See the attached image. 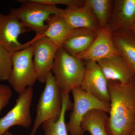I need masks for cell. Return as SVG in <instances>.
Listing matches in <instances>:
<instances>
[{
  "mask_svg": "<svg viewBox=\"0 0 135 135\" xmlns=\"http://www.w3.org/2000/svg\"><path fill=\"white\" fill-rule=\"evenodd\" d=\"M116 55H119V53L114 44L112 32L108 25L99 29L96 38L86 50L75 57L84 62H97Z\"/></svg>",
  "mask_w": 135,
  "mask_h": 135,
  "instance_id": "8fae6325",
  "label": "cell"
},
{
  "mask_svg": "<svg viewBox=\"0 0 135 135\" xmlns=\"http://www.w3.org/2000/svg\"><path fill=\"white\" fill-rule=\"evenodd\" d=\"M63 16L73 29L86 28L97 32L101 29L94 12L84 4L81 7H67Z\"/></svg>",
  "mask_w": 135,
  "mask_h": 135,
  "instance_id": "5bb4252c",
  "label": "cell"
},
{
  "mask_svg": "<svg viewBox=\"0 0 135 135\" xmlns=\"http://www.w3.org/2000/svg\"><path fill=\"white\" fill-rule=\"evenodd\" d=\"M135 22V0H114L108 25L112 32L129 30Z\"/></svg>",
  "mask_w": 135,
  "mask_h": 135,
  "instance_id": "4fadbf2b",
  "label": "cell"
},
{
  "mask_svg": "<svg viewBox=\"0 0 135 135\" xmlns=\"http://www.w3.org/2000/svg\"><path fill=\"white\" fill-rule=\"evenodd\" d=\"M85 70V62L71 55L62 47L57 51L52 73L62 94H69L80 87Z\"/></svg>",
  "mask_w": 135,
  "mask_h": 135,
  "instance_id": "7a4b0ae2",
  "label": "cell"
},
{
  "mask_svg": "<svg viewBox=\"0 0 135 135\" xmlns=\"http://www.w3.org/2000/svg\"><path fill=\"white\" fill-rule=\"evenodd\" d=\"M71 92L74 102L69 121L66 123L68 131L70 135H83L85 132L81 123L84 116L93 109H99L109 114L110 105L85 92L80 87L73 89Z\"/></svg>",
  "mask_w": 135,
  "mask_h": 135,
  "instance_id": "8992f818",
  "label": "cell"
},
{
  "mask_svg": "<svg viewBox=\"0 0 135 135\" xmlns=\"http://www.w3.org/2000/svg\"><path fill=\"white\" fill-rule=\"evenodd\" d=\"M85 70L80 88L98 99L110 103L109 82L97 62H85Z\"/></svg>",
  "mask_w": 135,
  "mask_h": 135,
  "instance_id": "30bf717a",
  "label": "cell"
},
{
  "mask_svg": "<svg viewBox=\"0 0 135 135\" xmlns=\"http://www.w3.org/2000/svg\"><path fill=\"white\" fill-rule=\"evenodd\" d=\"M110 109L106 124L108 135H131L135 120V77L122 84L108 81Z\"/></svg>",
  "mask_w": 135,
  "mask_h": 135,
  "instance_id": "6da1fadb",
  "label": "cell"
},
{
  "mask_svg": "<svg viewBox=\"0 0 135 135\" xmlns=\"http://www.w3.org/2000/svg\"><path fill=\"white\" fill-rule=\"evenodd\" d=\"M108 81L126 84L135 77V73L120 55H116L97 62Z\"/></svg>",
  "mask_w": 135,
  "mask_h": 135,
  "instance_id": "7c38bea8",
  "label": "cell"
},
{
  "mask_svg": "<svg viewBox=\"0 0 135 135\" xmlns=\"http://www.w3.org/2000/svg\"><path fill=\"white\" fill-rule=\"evenodd\" d=\"M113 0H84V5L90 8L96 17L101 28L109 24L114 5Z\"/></svg>",
  "mask_w": 135,
  "mask_h": 135,
  "instance_id": "ffe728a7",
  "label": "cell"
},
{
  "mask_svg": "<svg viewBox=\"0 0 135 135\" xmlns=\"http://www.w3.org/2000/svg\"><path fill=\"white\" fill-rule=\"evenodd\" d=\"M33 96V87H28L19 94L15 106L5 116L0 118V135L13 126L25 128L30 127L32 122L31 105Z\"/></svg>",
  "mask_w": 135,
  "mask_h": 135,
  "instance_id": "52a82bcc",
  "label": "cell"
},
{
  "mask_svg": "<svg viewBox=\"0 0 135 135\" xmlns=\"http://www.w3.org/2000/svg\"><path fill=\"white\" fill-rule=\"evenodd\" d=\"M129 30H130L131 32H133L135 35V22Z\"/></svg>",
  "mask_w": 135,
  "mask_h": 135,
  "instance_id": "cb8c5ba5",
  "label": "cell"
},
{
  "mask_svg": "<svg viewBox=\"0 0 135 135\" xmlns=\"http://www.w3.org/2000/svg\"><path fill=\"white\" fill-rule=\"evenodd\" d=\"M12 95V89L9 86L0 84V113L8 104Z\"/></svg>",
  "mask_w": 135,
  "mask_h": 135,
  "instance_id": "603a6c76",
  "label": "cell"
},
{
  "mask_svg": "<svg viewBox=\"0 0 135 135\" xmlns=\"http://www.w3.org/2000/svg\"><path fill=\"white\" fill-rule=\"evenodd\" d=\"M37 2L48 5L56 6L66 5L67 7H81L84 4V0H36Z\"/></svg>",
  "mask_w": 135,
  "mask_h": 135,
  "instance_id": "7402d4cb",
  "label": "cell"
},
{
  "mask_svg": "<svg viewBox=\"0 0 135 135\" xmlns=\"http://www.w3.org/2000/svg\"><path fill=\"white\" fill-rule=\"evenodd\" d=\"M12 70L11 53L0 45V81L8 80Z\"/></svg>",
  "mask_w": 135,
  "mask_h": 135,
  "instance_id": "44dd1931",
  "label": "cell"
},
{
  "mask_svg": "<svg viewBox=\"0 0 135 135\" xmlns=\"http://www.w3.org/2000/svg\"><path fill=\"white\" fill-rule=\"evenodd\" d=\"M134 135V134H132V135Z\"/></svg>",
  "mask_w": 135,
  "mask_h": 135,
  "instance_id": "4316f807",
  "label": "cell"
},
{
  "mask_svg": "<svg viewBox=\"0 0 135 135\" xmlns=\"http://www.w3.org/2000/svg\"><path fill=\"white\" fill-rule=\"evenodd\" d=\"M109 116L107 113L99 109L89 112L83 118L81 127L84 132L91 135H108L106 126Z\"/></svg>",
  "mask_w": 135,
  "mask_h": 135,
  "instance_id": "ac0fdd59",
  "label": "cell"
},
{
  "mask_svg": "<svg viewBox=\"0 0 135 135\" xmlns=\"http://www.w3.org/2000/svg\"><path fill=\"white\" fill-rule=\"evenodd\" d=\"M2 135H14V134H12V133H11L9 131H6V132H5L4 134H3Z\"/></svg>",
  "mask_w": 135,
  "mask_h": 135,
  "instance_id": "d4e9b609",
  "label": "cell"
},
{
  "mask_svg": "<svg viewBox=\"0 0 135 135\" xmlns=\"http://www.w3.org/2000/svg\"><path fill=\"white\" fill-rule=\"evenodd\" d=\"M133 134H134V135H135V120L134 124V131H133Z\"/></svg>",
  "mask_w": 135,
  "mask_h": 135,
  "instance_id": "484cf974",
  "label": "cell"
},
{
  "mask_svg": "<svg viewBox=\"0 0 135 135\" xmlns=\"http://www.w3.org/2000/svg\"><path fill=\"white\" fill-rule=\"evenodd\" d=\"M47 29L39 37H47L59 48L71 35L73 29L66 20L63 15H53L46 21ZM36 37V36H35Z\"/></svg>",
  "mask_w": 135,
  "mask_h": 135,
  "instance_id": "9a60e30c",
  "label": "cell"
},
{
  "mask_svg": "<svg viewBox=\"0 0 135 135\" xmlns=\"http://www.w3.org/2000/svg\"><path fill=\"white\" fill-rule=\"evenodd\" d=\"M114 44L120 55L135 73V35L130 30L112 32Z\"/></svg>",
  "mask_w": 135,
  "mask_h": 135,
  "instance_id": "e0dca14e",
  "label": "cell"
},
{
  "mask_svg": "<svg viewBox=\"0 0 135 135\" xmlns=\"http://www.w3.org/2000/svg\"><path fill=\"white\" fill-rule=\"evenodd\" d=\"M98 32L86 28L75 29L62 47L70 55L75 56L89 48L96 38Z\"/></svg>",
  "mask_w": 135,
  "mask_h": 135,
  "instance_id": "2e32d148",
  "label": "cell"
},
{
  "mask_svg": "<svg viewBox=\"0 0 135 135\" xmlns=\"http://www.w3.org/2000/svg\"><path fill=\"white\" fill-rule=\"evenodd\" d=\"M11 59L12 71L7 81L14 90L19 94L28 87H32L37 80L32 44L11 53Z\"/></svg>",
  "mask_w": 135,
  "mask_h": 135,
  "instance_id": "5b68a950",
  "label": "cell"
},
{
  "mask_svg": "<svg viewBox=\"0 0 135 135\" xmlns=\"http://www.w3.org/2000/svg\"><path fill=\"white\" fill-rule=\"evenodd\" d=\"M85 135L84 134V135Z\"/></svg>",
  "mask_w": 135,
  "mask_h": 135,
  "instance_id": "83f0119b",
  "label": "cell"
},
{
  "mask_svg": "<svg viewBox=\"0 0 135 135\" xmlns=\"http://www.w3.org/2000/svg\"><path fill=\"white\" fill-rule=\"evenodd\" d=\"M62 108L60 118L56 122L47 121L42 124L44 135H68L65 116L66 111L71 110L73 103L69 94H62Z\"/></svg>",
  "mask_w": 135,
  "mask_h": 135,
  "instance_id": "d6986e66",
  "label": "cell"
},
{
  "mask_svg": "<svg viewBox=\"0 0 135 135\" xmlns=\"http://www.w3.org/2000/svg\"><path fill=\"white\" fill-rule=\"evenodd\" d=\"M45 84L37 104L33 126L29 135H35L40 126L45 122L56 121L61 114L62 93L52 72L49 75Z\"/></svg>",
  "mask_w": 135,
  "mask_h": 135,
  "instance_id": "277c9868",
  "label": "cell"
},
{
  "mask_svg": "<svg viewBox=\"0 0 135 135\" xmlns=\"http://www.w3.org/2000/svg\"><path fill=\"white\" fill-rule=\"evenodd\" d=\"M21 4L18 8L11 9L10 12L16 17L27 29L40 36L47 27L46 21L53 15H63L64 9L57 6L48 5L36 0H20Z\"/></svg>",
  "mask_w": 135,
  "mask_h": 135,
  "instance_id": "3957f363",
  "label": "cell"
},
{
  "mask_svg": "<svg viewBox=\"0 0 135 135\" xmlns=\"http://www.w3.org/2000/svg\"><path fill=\"white\" fill-rule=\"evenodd\" d=\"M30 31L11 12L6 15L0 13V45L11 53L33 43L32 40L24 44L18 40L20 35Z\"/></svg>",
  "mask_w": 135,
  "mask_h": 135,
  "instance_id": "9c48e42d",
  "label": "cell"
},
{
  "mask_svg": "<svg viewBox=\"0 0 135 135\" xmlns=\"http://www.w3.org/2000/svg\"><path fill=\"white\" fill-rule=\"evenodd\" d=\"M32 44L34 64L37 80L45 84L52 72L55 57L58 47L47 37H35Z\"/></svg>",
  "mask_w": 135,
  "mask_h": 135,
  "instance_id": "ba28073f",
  "label": "cell"
}]
</instances>
